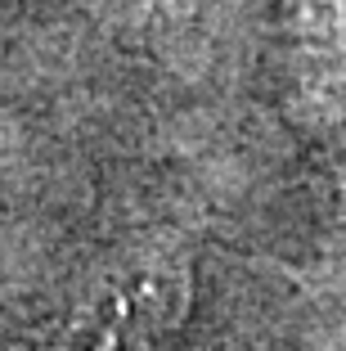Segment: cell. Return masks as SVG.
<instances>
[{
  "label": "cell",
  "instance_id": "1",
  "mask_svg": "<svg viewBox=\"0 0 346 351\" xmlns=\"http://www.w3.org/2000/svg\"><path fill=\"white\" fill-rule=\"evenodd\" d=\"M180 306H184V275H149L135 284H122L72 324L68 351H117L131 333L162 329V320H175Z\"/></svg>",
  "mask_w": 346,
  "mask_h": 351
}]
</instances>
